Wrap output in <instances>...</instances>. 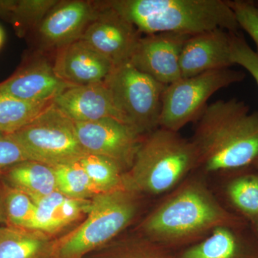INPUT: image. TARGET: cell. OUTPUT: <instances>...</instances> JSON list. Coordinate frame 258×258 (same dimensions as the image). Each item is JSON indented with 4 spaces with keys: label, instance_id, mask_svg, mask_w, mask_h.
<instances>
[{
    "label": "cell",
    "instance_id": "cell-1",
    "mask_svg": "<svg viewBox=\"0 0 258 258\" xmlns=\"http://www.w3.org/2000/svg\"><path fill=\"white\" fill-rule=\"evenodd\" d=\"M191 143L198 167L208 172L234 170L258 158V112L230 98L209 104L197 120Z\"/></svg>",
    "mask_w": 258,
    "mask_h": 258
},
{
    "label": "cell",
    "instance_id": "cell-2",
    "mask_svg": "<svg viewBox=\"0 0 258 258\" xmlns=\"http://www.w3.org/2000/svg\"><path fill=\"white\" fill-rule=\"evenodd\" d=\"M242 225V219L224 208L204 181L193 178L148 215L142 230L147 240L166 247L203 240L219 227Z\"/></svg>",
    "mask_w": 258,
    "mask_h": 258
},
{
    "label": "cell",
    "instance_id": "cell-3",
    "mask_svg": "<svg viewBox=\"0 0 258 258\" xmlns=\"http://www.w3.org/2000/svg\"><path fill=\"white\" fill-rule=\"evenodd\" d=\"M108 3L146 35H195L217 29L230 32L240 29L225 0H111Z\"/></svg>",
    "mask_w": 258,
    "mask_h": 258
},
{
    "label": "cell",
    "instance_id": "cell-4",
    "mask_svg": "<svg viewBox=\"0 0 258 258\" xmlns=\"http://www.w3.org/2000/svg\"><path fill=\"white\" fill-rule=\"evenodd\" d=\"M198 167L191 140L159 127L144 136L132 167L123 174L125 189L136 194L170 191Z\"/></svg>",
    "mask_w": 258,
    "mask_h": 258
},
{
    "label": "cell",
    "instance_id": "cell-5",
    "mask_svg": "<svg viewBox=\"0 0 258 258\" xmlns=\"http://www.w3.org/2000/svg\"><path fill=\"white\" fill-rule=\"evenodd\" d=\"M137 195L123 188L96 195L82 225L57 241L55 258H81L116 237L135 217Z\"/></svg>",
    "mask_w": 258,
    "mask_h": 258
},
{
    "label": "cell",
    "instance_id": "cell-6",
    "mask_svg": "<svg viewBox=\"0 0 258 258\" xmlns=\"http://www.w3.org/2000/svg\"><path fill=\"white\" fill-rule=\"evenodd\" d=\"M10 135L30 160L51 166L78 162L87 154L78 138L76 123L53 103L29 124Z\"/></svg>",
    "mask_w": 258,
    "mask_h": 258
},
{
    "label": "cell",
    "instance_id": "cell-7",
    "mask_svg": "<svg viewBox=\"0 0 258 258\" xmlns=\"http://www.w3.org/2000/svg\"><path fill=\"white\" fill-rule=\"evenodd\" d=\"M244 78L242 71L230 68L181 78L168 85L162 95L159 127L179 132L188 123L197 121L215 93L242 82Z\"/></svg>",
    "mask_w": 258,
    "mask_h": 258
},
{
    "label": "cell",
    "instance_id": "cell-8",
    "mask_svg": "<svg viewBox=\"0 0 258 258\" xmlns=\"http://www.w3.org/2000/svg\"><path fill=\"white\" fill-rule=\"evenodd\" d=\"M105 84L125 123L142 135L159 127L166 86L126 62L113 69Z\"/></svg>",
    "mask_w": 258,
    "mask_h": 258
},
{
    "label": "cell",
    "instance_id": "cell-9",
    "mask_svg": "<svg viewBox=\"0 0 258 258\" xmlns=\"http://www.w3.org/2000/svg\"><path fill=\"white\" fill-rule=\"evenodd\" d=\"M101 1L59 0L28 37L34 50L49 53L81 40L99 11Z\"/></svg>",
    "mask_w": 258,
    "mask_h": 258
},
{
    "label": "cell",
    "instance_id": "cell-10",
    "mask_svg": "<svg viewBox=\"0 0 258 258\" xmlns=\"http://www.w3.org/2000/svg\"><path fill=\"white\" fill-rule=\"evenodd\" d=\"M75 123L80 143L87 154L114 161L124 173L130 169L144 138L134 127L113 118Z\"/></svg>",
    "mask_w": 258,
    "mask_h": 258
},
{
    "label": "cell",
    "instance_id": "cell-11",
    "mask_svg": "<svg viewBox=\"0 0 258 258\" xmlns=\"http://www.w3.org/2000/svg\"><path fill=\"white\" fill-rule=\"evenodd\" d=\"M142 34L133 24L101 1V6L81 40L106 57L113 66L130 62Z\"/></svg>",
    "mask_w": 258,
    "mask_h": 258
},
{
    "label": "cell",
    "instance_id": "cell-12",
    "mask_svg": "<svg viewBox=\"0 0 258 258\" xmlns=\"http://www.w3.org/2000/svg\"><path fill=\"white\" fill-rule=\"evenodd\" d=\"M47 54L32 50L14 74L0 83V93L31 103L52 102L71 85L58 77Z\"/></svg>",
    "mask_w": 258,
    "mask_h": 258
},
{
    "label": "cell",
    "instance_id": "cell-13",
    "mask_svg": "<svg viewBox=\"0 0 258 258\" xmlns=\"http://www.w3.org/2000/svg\"><path fill=\"white\" fill-rule=\"evenodd\" d=\"M192 35L160 32L142 36L130 62L157 82L168 86L181 79L180 55Z\"/></svg>",
    "mask_w": 258,
    "mask_h": 258
},
{
    "label": "cell",
    "instance_id": "cell-14",
    "mask_svg": "<svg viewBox=\"0 0 258 258\" xmlns=\"http://www.w3.org/2000/svg\"><path fill=\"white\" fill-rule=\"evenodd\" d=\"M53 68L56 74L71 86H87L104 82L113 64L82 40L56 51Z\"/></svg>",
    "mask_w": 258,
    "mask_h": 258
},
{
    "label": "cell",
    "instance_id": "cell-15",
    "mask_svg": "<svg viewBox=\"0 0 258 258\" xmlns=\"http://www.w3.org/2000/svg\"><path fill=\"white\" fill-rule=\"evenodd\" d=\"M230 32L222 29L192 35L180 55L181 78L191 77L208 71L230 69Z\"/></svg>",
    "mask_w": 258,
    "mask_h": 258
},
{
    "label": "cell",
    "instance_id": "cell-16",
    "mask_svg": "<svg viewBox=\"0 0 258 258\" xmlns=\"http://www.w3.org/2000/svg\"><path fill=\"white\" fill-rule=\"evenodd\" d=\"M53 104L75 123L106 118L125 123L104 82L67 88L56 97Z\"/></svg>",
    "mask_w": 258,
    "mask_h": 258
},
{
    "label": "cell",
    "instance_id": "cell-17",
    "mask_svg": "<svg viewBox=\"0 0 258 258\" xmlns=\"http://www.w3.org/2000/svg\"><path fill=\"white\" fill-rule=\"evenodd\" d=\"M32 200L36 210L28 230L49 235L62 230L83 215H87L91 203V200L68 198L58 191Z\"/></svg>",
    "mask_w": 258,
    "mask_h": 258
},
{
    "label": "cell",
    "instance_id": "cell-18",
    "mask_svg": "<svg viewBox=\"0 0 258 258\" xmlns=\"http://www.w3.org/2000/svg\"><path fill=\"white\" fill-rule=\"evenodd\" d=\"M57 242L40 231L0 226V258H55Z\"/></svg>",
    "mask_w": 258,
    "mask_h": 258
},
{
    "label": "cell",
    "instance_id": "cell-19",
    "mask_svg": "<svg viewBox=\"0 0 258 258\" xmlns=\"http://www.w3.org/2000/svg\"><path fill=\"white\" fill-rule=\"evenodd\" d=\"M232 227H219L177 258H258V251Z\"/></svg>",
    "mask_w": 258,
    "mask_h": 258
},
{
    "label": "cell",
    "instance_id": "cell-20",
    "mask_svg": "<svg viewBox=\"0 0 258 258\" xmlns=\"http://www.w3.org/2000/svg\"><path fill=\"white\" fill-rule=\"evenodd\" d=\"M3 171L6 185L20 190L32 200L57 191L55 169L43 163L24 161Z\"/></svg>",
    "mask_w": 258,
    "mask_h": 258
},
{
    "label": "cell",
    "instance_id": "cell-21",
    "mask_svg": "<svg viewBox=\"0 0 258 258\" xmlns=\"http://www.w3.org/2000/svg\"><path fill=\"white\" fill-rule=\"evenodd\" d=\"M52 103H31L0 93V133L12 134L18 132Z\"/></svg>",
    "mask_w": 258,
    "mask_h": 258
},
{
    "label": "cell",
    "instance_id": "cell-22",
    "mask_svg": "<svg viewBox=\"0 0 258 258\" xmlns=\"http://www.w3.org/2000/svg\"><path fill=\"white\" fill-rule=\"evenodd\" d=\"M79 162L87 173L98 193L125 188L124 171L114 161L103 156L87 154Z\"/></svg>",
    "mask_w": 258,
    "mask_h": 258
},
{
    "label": "cell",
    "instance_id": "cell-23",
    "mask_svg": "<svg viewBox=\"0 0 258 258\" xmlns=\"http://www.w3.org/2000/svg\"><path fill=\"white\" fill-rule=\"evenodd\" d=\"M52 167L55 169L57 191L64 196L91 200L99 194L79 161Z\"/></svg>",
    "mask_w": 258,
    "mask_h": 258
},
{
    "label": "cell",
    "instance_id": "cell-24",
    "mask_svg": "<svg viewBox=\"0 0 258 258\" xmlns=\"http://www.w3.org/2000/svg\"><path fill=\"white\" fill-rule=\"evenodd\" d=\"M59 0H17L8 23L18 37H28Z\"/></svg>",
    "mask_w": 258,
    "mask_h": 258
},
{
    "label": "cell",
    "instance_id": "cell-25",
    "mask_svg": "<svg viewBox=\"0 0 258 258\" xmlns=\"http://www.w3.org/2000/svg\"><path fill=\"white\" fill-rule=\"evenodd\" d=\"M231 203L244 216L258 222V175L246 174L232 180L227 188Z\"/></svg>",
    "mask_w": 258,
    "mask_h": 258
},
{
    "label": "cell",
    "instance_id": "cell-26",
    "mask_svg": "<svg viewBox=\"0 0 258 258\" xmlns=\"http://www.w3.org/2000/svg\"><path fill=\"white\" fill-rule=\"evenodd\" d=\"M3 195L6 225L28 229L36 210L33 200L20 190L6 184L3 187Z\"/></svg>",
    "mask_w": 258,
    "mask_h": 258
},
{
    "label": "cell",
    "instance_id": "cell-27",
    "mask_svg": "<svg viewBox=\"0 0 258 258\" xmlns=\"http://www.w3.org/2000/svg\"><path fill=\"white\" fill-rule=\"evenodd\" d=\"M231 60L245 69L258 86V55L240 32H230Z\"/></svg>",
    "mask_w": 258,
    "mask_h": 258
},
{
    "label": "cell",
    "instance_id": "cell-28",
    "mask_svg": "<svg viewBox=\"0 0 258 258\" xmlns=\"http://www.w3.org/2000/svg\"><path fill=\"white\" fill-rule=\"evenodd\" d=\"M228 2L239 27L248 34L255 44V52L258 55V7L254 2L247 0Z\"/></svg>",
    "mask_w": 258,
    "mask_h": 258
},
{
    "label": "cell",
    "instance_id": "cell-29",
    "mask_svg": "<svg viewBox=\"0 0 258 258\" xmlns=\"http://www.w3.org/2000/svg\"><path fill=\"white\" fill-rule=\"evenodd\" d=\"M108 258H177L171 255L165 247L146 240L144 242L129 244Z\"/></svg>",
    "mask_w": 258,
    "mask_h": 258
},
{
    "label": "cell",
    "instance_id": "cell-30",
    "mask_svg": "<svg viewBox=\"0 0 258 258\" xmlns=\"http://www.w3.org/2000/svg\"><path fill=\"white\" fill-rule=\"evenodd\" d=\"M27 160L28 154L11 135L0 133V170Z\"/></svg>",
    "mask_w": 258,
    "mask_h": 258
},
{
    "label": "cell",
    "instance_id": "cell-31",
    "mask_svg": "<svg viewBox=\"0 0 258 258\" xmlns=\"http://www.w3.org/2000/svg\"><path fill=\"white\" fill-rule=\"evenodd\" d=\"M17 0H0V19L9 21Z\"/></svg>",
    "mask_w": 258,
    "mask_h": 258
},
{
    "label": "cell",
    "instance_id": "cell-32",
    "mask_svg": "<svg viewBox=\"0 0 258 258\" xmlns=\"http://www.w3.org/2000/svg\"><path fill=\"white\" fill-rule=\"evenodd\" d=\"M6 224L7 219L5 215L4 200H3V190L0 191V226Z\"/></svg>",
    "mask_w": 258,
    "mask_h": 258
},
{
    "label": "cell",
    "instance_id": "cell-33",
    "mask_svg": "<svg viewBox=\"0 0 258 258\" xmlns=\"http://www.w3.org/2000/svg\"><path fill=\"white\" fill-rule=\"evenodd\" d=\"M5 41V32L3 28L0 26V49L3 47Z\"/></svg>",
    "mask_w": 258,
    "mask_h": 258
},
{
    "label": "cell",
    "instance_id": "cell-34",
    "mask_svg": "<svg viewBox=\"0 0 258 258\" xmlns=\"http://www.w3.org/2000/svg\"><path fill=\"white\" fill-rule=\"evenodd\" d=\"M253 164V165L255 166V167L258 169V158L257 159H256L255 161H254L253 164Z\"/></svg>",
    "mask_w": 258,
    "mask_h": 258
},
{
    "label": "cell",
    "instance_id": "cell-35",
    "mask_svg": "<svg viewBox=\"0 0 258 258\" xmlns=\"http://www.w3.org/2000/svg\"><path fill=\"white\" fill-rule=\"evenodd\" d=\"M254 3H255L256 5H257V6L258 7V2H254Z\"/></svg>",
    "mask_w": 258,
    "mask_h": 258
},
{
    "label": "cell",
    "instance_id": "cell-36",
    "mask_svg": "<svg viewBox=\"0 0 258 258\" xmlns=\"http://www.w3.org/2000/svg\"><path fill=\"white\" fill-rule=\"evenodd\" d=\"M256 225H257V232H258V222H257V223H256Z\"/></svg>",
    "mask_w": 258,
    "mask_h": 258
}]
</instances>
